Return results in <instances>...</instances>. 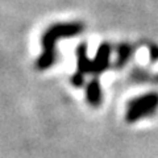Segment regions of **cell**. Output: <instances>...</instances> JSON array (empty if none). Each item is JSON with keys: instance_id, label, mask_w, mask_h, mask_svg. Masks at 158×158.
I'll list each match as a JSON object with an SVG mask.
<instances>
[{"instance_id": "6da1fadb", "label": "cell", "mask_w": 158, "mask_h": 158, "mask_svg": "<svg viewBox=\"0 0 158 158\" xmlns=\"http://www.w3.org/2000/svg\"><path fill=\"white\" fill-rule=\"evenodd\" d=\"M153 71H158V65H156L154 67H153Z\"/></svg>"}]
</instances>
